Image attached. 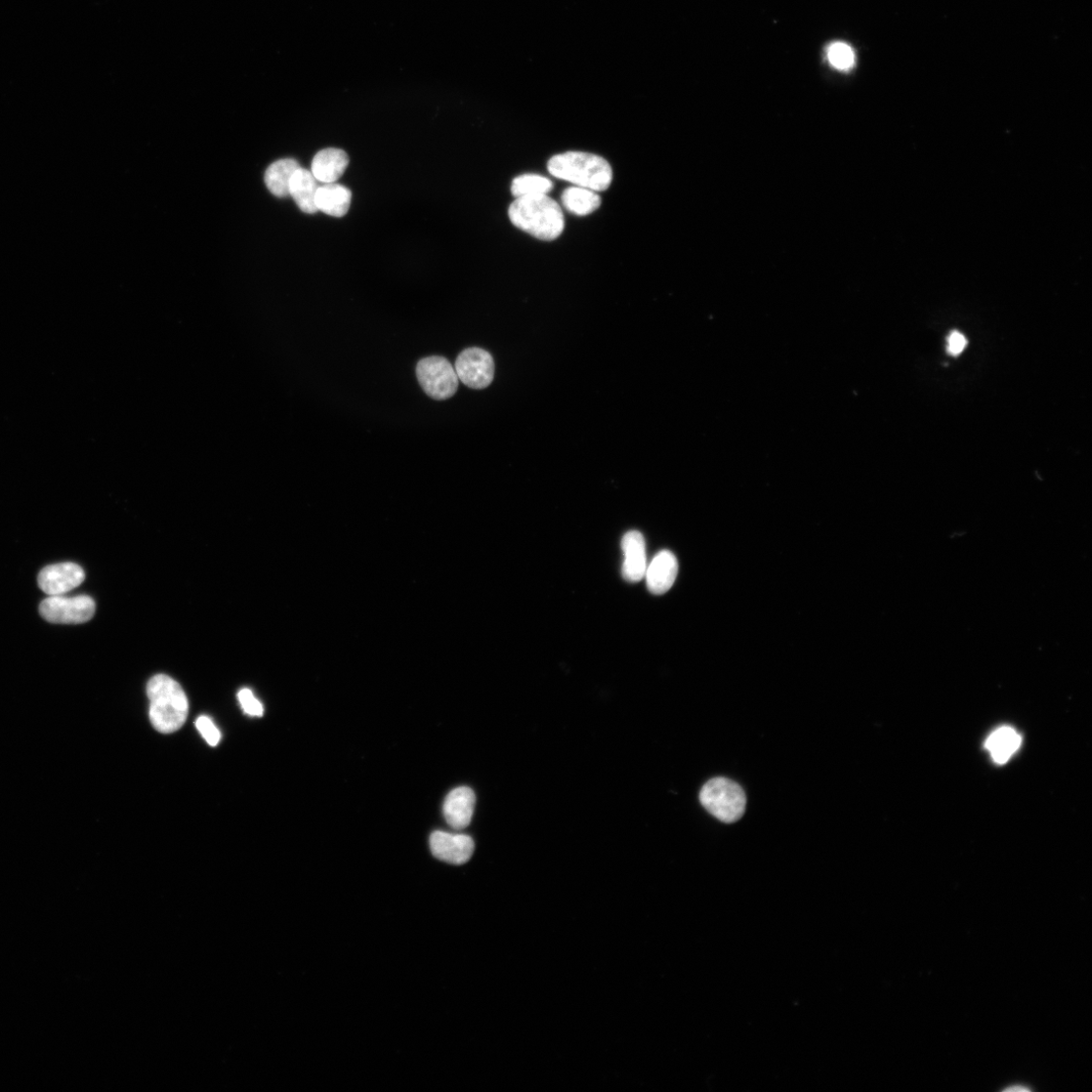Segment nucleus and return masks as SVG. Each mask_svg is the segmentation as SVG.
Masks as SVG:
<instances>
[{"label":"nucleus","instance_id":"1","mask_svg":"<svg viewBox=\"0 0 1092 1092\" xmlns=\"http://www.w3.org/2000/svg\"><path fill=\"white\" fill-rule=\"evenodd\" d=\"M509 218L515 227L543 241L556 240L565 229L562 207L548 195L516 197Z\"/></svg>","mask_w":1092,"mask_h":1092},{"label":"nucleus","instance_id":"2","mask_svg":"<svg viewBox=\"0 0 1092 1092\" xmlns=\"http://www.w3.org/2000/svg\"><path fill=\"white\" fill-rule=\"evenodd\" d=\"M150 721L156 731L173 734L185 725L189 701L182 686L166 675L154 676L147 685Z\"/></svg>","mask_w":1092,"mask_h":1092},{"label":"nucleus","instance_id":"3","mask_svg":"<svg viewBox=\"0 0 1092 1092\" xmlns=\"http://www.w3.org/2000/svg\"><path fill=\"white\" fill-rule=\"evenodd\" d=\"M550 174L576 187L596 193L608 190L613 173L602 157L584 152H567L554 156L548 164Z\"/></svg>","mask_w":1092,"mask_h":1092},{"label":"nucleus","instance_id":"4","mask_svg":"<svg viewBox=\"0 0 1092 1092\" xmlns=\"http://www.w3.org/2000/svg\"><path fill=\"white\" fill-rule=\"evenodd\" d=\"M699 800L710 815L726 823L738 821L745 812L744 791L739 784L724 777L708 781L700 791Z\"/></svg>","mask_w":1092,"mask_h":1092},{"label":"nucleus","instance_id":"5","mask_svg":"<svg viewBox=\"0 0 1092 1092\" xmlns=\"http://www.w3.org/2000/svg\"><path fill=\"white\" fill-rule=\"evenodd\" d=\"M416 373L419 384L434 400H447L453 397L458 389L459 380L455 369L442 356H430L420 360Z\"/></svg>","mask_w":1092,"mask_h":1092},{"label":"nucleus","instance_id":"6","mask_svg":"<svg viewBox=\"0 0 1092 1092\" xmlns=\"http://www.w3.org/2000/svg\"><path fill=\"white\" fill-rule=\"evenodd\" d=\"M40 616L58 624H78L90 621L96 613V603L86 595L49 596L39 605Z\"/></svg>","mask_w":1092,"mask_h":1092},{"label":"nucleus","instance_id":"7","mask_svg":"<svg viewBox=\"0 0 1092 1092\" xmlns=\"http://www.w3.org/2000/svg\"><path fill=\"white\" fill-rule=\"evenodd\" d=\"M458 380L471 389L483 390L494 380L495 365L492 355L482 349H468L455 361Z\"/></svg>","mask_w":1092,"mask_h":1092},{"label":"nucleus","instance_id":"8","mask_svg":"<svg viewBox=\"0 0 1092 1092\" xmlns=\"http://www.w3.org/2000/svg\"><path fill=\"white\" fill-rule=\"evenodd\" d=\"M86 573L74 563H61L48 566L38 577L39 589L49 596H60L79 586Z\"/></svg>","mask_w":1092,"mask_h":1092},{"label":"nucleus","instance_id":"9","mask_svg":"<svg viewBox=\"0 0 1092 1092\" xmlns=\"http://www.w3.org/2000/svg\"><path fill=\"white\" fill-rule=\"evenodd\" d=\"M430 848L438 860L463 865L469 862L475 852L474 839L466 834H451L434 831L430 836Z\"/></svg>","mask_w":1092,"mask_h":1092},{"label":"nucleus","instance_id":"10","mask_svg":"<svg viewBox=\"0 0 1092 1092\" xmlns=\"http://www.w3.org/2000/svg\"><path fill=\"white\" fill-rule=\"evenodd\" d=\"M621 546L624 554L623 578L630 583L643 580L648 568L645 537L639 531H629L623 536Z\"/></svg>","mask_w":1092,"mask_h":1092},{"label":"nucleus","instance_id":"11","mask_svg":"<svg viewBox=\"0 0 1092 1092\" xmlns=\"http://www.w3.org/2000/svg\"><path fill=\"white\" fill-rule=\"evenodd\" d=\"M476 806L475 792L469 787H458L445 798L443 815L446 822L454 829H464L470 825Z\"/></svg>","mask_w":1092,"mask_h":1092},{"label":"nucleus","instance_id":"12","mask_svg":"<svg viewBox=\"0 0 1092 1092\" xmlns=\"http://www.w3.org/2000/svg\"><path fill=\"white\" fill-rule=\"evenodd\" d=\"M679 572V564L673 553L660 552L647 568V585L651 593L662 595L673 586Z\"/></svg>","mask_w":1092,"mask_h":1092},{"label":"nucleus","instance_id":"13","mask_svg":"<svg viewBox=\"0 0 1092 1092\" xmlns=\"http://www.w3.org/2000/svg\"><path fill=\"white\" fill-rule=\"evenodd\" d=\"M350 158L346 151L328 148L318 152L312 162V174L318 182L334 184L346 173Z\"/></svg>","mask_w":1092,"mask_h":1092},{"label":"nucleus","instance_id":"14","mask_svg":"<svg viewBox=\"0 0 1092 1092\" xmlns=\"http://www.w3.org/2000/svg\"><path fill=\"white\" fill-rule=\"evenodd\" d=\"M351 197V192L348 188L335 183L325 184L317 191L316 206L318 211L326 215L342 218L349 212Z\"/></svg>","mask_w":1092,"mask_h":1092},{"label":"nucleus","instance_id":"15","mask_svg":"<svg viewBox=\"0 0 1092 1092\" xmlns=\"http://www.w3.org/2000/svg\"><path fill=\"white\" fill-rule=\"evenodd\" d=\"M319 188V182L312 172L300 167L291 179L289 195L297 202L304 213L315 214L318 212L316 195Z\"/></svg>","mask_w":1092,"mask_h":1092},{"label":"nucleus","instance_id":"16","mask_svg":"<svg viewBox=\"0 0 1092 1092\" xmlns=\"http://www.w3.org/2000/svg\"><path fill=\"white\" fill-rule=\"evenodd\" d=\"M1022 738L1014 729L1003 727L993 732L986 741V748L993 761L1004 764L1018 751Z\"/></svg>","mask_w":1092,"mask_h":1092},{"label":"nucleus","instance_id":"17","mask_svg":"<svg viewBox=\"0 0 1092 1092\" xmlns=\"http://www.w3.org/2000/svg\"><path fill=\"white\" fill-rule=\"evenodd\" d=\"M300 165L293 159H281L273 163L266 172L265 181L270 192L277 197L289 195V186Z\"/></svg>","mask_w":1092,"mask_h":1092},{"label":"nucleus","instance_id":"18","mask_svg":"<svg viewBox=\"0 0 1092 1092\" xmlns=\"http://www.w3.org/2000/svg\"><path fill=\"white\" fill-rule=\"evenodd\" d=\"M562 202L568 211L576 216H587L601 205L600 195L589 189L572 187L562 195Z\"/></svg>","mask_w":1092,"mask_h":1092},{"label":"nucleus","instance_id":"19","mask_svg":"<svg viewBox=\"0 0 1092 1092\" xmlns=\"http://www.w3.org/2000/svg\"><path fill=\"white\" fill-rule=\"evenodd\" d=\"M553 189L552 181L538 175L520 176L513 181L511 186V192L515 197L548 195Z\"/></svg>","mask_w":1092,"mask_h":1092},{"label":"nucleus","instance_id":"20","mask_svg":"<svg viewBox=\"0 0 1092 1092\" xmlns=\"http://www.w3.org/2000/svg\"><path fill=\"white\" fill-rule=\"evenodd\" d=\"M829 64L837 71L849 72L856 65V55L852 47L843 41H834L826 48Z\"/></svg>","mask_w":1092,"mask_h":1092},{"label":"nucleus","instance_id":"21","mask_svg":"<svg viewBox=\"0 0 1092 1092\" xmlns=\"http://www.w3.org/2000/svg\"><path fill=\"white\" fill-rule=\"evenodd\" d=\"M238 699H239V702H240L243 710L245 711V713L248 714V716L258 717V718H262L264 716V706L256 698V696L254 695V693H252L251 690L242 689L238 693Z\"/></svg>","mask_w":1092,"mask_h":1092},{"label":"nucleus","instance_id":"22","mask_svg":"<svg viewBox=\"0 0 1092 1092\" xmlns=\"http://www.w3.org/2000/svg\"><path fill=\"white\" fill-rule=\"evenodd\" d=\"M195 726L209 745L216 746L220 742L221 734L211 720L206 717H200L197 719Z\"/></svg>","mask_w":1092,"mask_h":1092},{"label":"nucleus","instance_id":"23","mask_svg":"<svg viewBox=\"0 0 1092 1092\" xmlns=\"http://www.w3.org/2000/svg\"><path fill=\"white\" fill-rule=\"evenodd\" d=\"M968 347V340L965 335L959 331H953L949 334L947 340V351L952 356L960 355L964 350Z\"/></svg>","mask_w":1092,"mask_h":1092}]
</instances>
